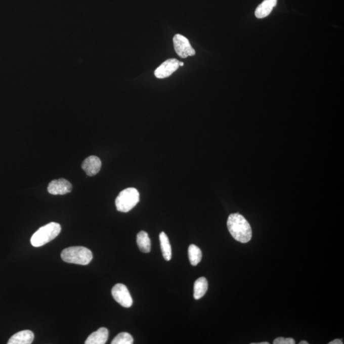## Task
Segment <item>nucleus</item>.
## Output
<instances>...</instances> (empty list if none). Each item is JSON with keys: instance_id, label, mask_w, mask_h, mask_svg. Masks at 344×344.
Segmentation results:
<instances>
[{"instance_id": "f257e3e1", "label": "nucleus", "mask_w": 344, "mask_h": 344, "mask_svg": "<svg viewBox=\"0 0 344 344\" xmlns=\"http://www.w3.org/2000/svg\"><path fill=\"white\" fill-rule=\"evenodd\" d=\"M228 230L235 240L245 244L252 238V229L250 224L240 213H232L227 221Z\"/></svg>"}, {"instance_id": "f03ea898", "label": "nucleus", "mask_w": 344, "mask_h": 344, "mask_svg": "<svg viewBox=\"0 0 344 344\" xmlns=\"http://www.w3.org/2000/svg\"><path fill=\"white\" fill-rule=\"evenodd\" d=\"M64 262L68 264L87 265L93 260V253L85 247L75 246L66 248L61 254Z\"/></svg>"}, {"instance_id": "7ed1b4c3", "label": "nucleus", "mask_w": 344, "mask_h": 344, "mask_svg": "<svg viewBox=\"0 0 344 344\" xmlns=\"http://www.w3.org/2000/svg\"><path fill=\"white\" fill-rule=\"evenodd\" d=\"M61 228L60 224L50 223L39 228L31 238V244L33 246L38 247L50 242L60 234Z\"/></svg>"}, {"instance_id": "20e7f679", "label": "nucleus", "mask_w": 344, "mask_h": 344, "mask_svg": "<svg viewBox=\"0 0 344 344\" xmlns=\"http://www.w3.org/2000/svg\"><path fill=\"white\" fill-rule=\"evenodd\" d=\"M140 195L137 189L129 188L120 191L115 199L117 210L121 212H128L139 202Z\"/></svg>"}, {"instance_id": "39448f33", "label": "nucleus", "mask_w": 344, "mask_h": 344, "mask_svg": "<svg viewBox=\"0 0 344 344\" xmlns=\"http://www.w3.org/2000/svg\"><path fill=\"white\" fill-rule=\"evenodd\" d=\"M174 49L176 53L182 58L195 55V51L191 46L188 38L180 34H176L174 39Z\"/></svg>"}, {"instance_id": "423d86ee", "label": "nucleus", "mask_w": 344, "mask_h": 344, "mask_svg": "<svg viewBox=\"0 0 344 344\" xmlns=\"http://www.w3.org/2000/svg\"><path fill=\"white\" fill-rule=\"evenodd\" d=\"M113 298L120 306L129 308L133 305V299L128 289L122 284H115L112 289Z\"/></svg>"}, {"instance_id": "0eeeda50", "label": "nucleus", "mask_w": 344, "mask_h": 344, "mask_svg": "<svg viewBox=\"0 0 344 344\" xmlns=\"http://www.w3.org/2000/svg\"><path fill=\"white\" fill-rule=\"evenodd\" d=\"M179 61L177 59H169L164 61L155 70L154 75L158 78H164L169 77L172 73L178 70L179 68Z\"/></svg>"}, {"instance_id": "6e6552de", "label": "nucleus", "mask_w": 344, "mask_h": 344, "mask_svg": "<svg viewBox=\"0 0 344 344\" xmlns=\"http://www.w3.org/2000/svg\"><path fill=\"white\" fill-rule=\"evenodd\" d=\"M48 190L51 195H66L72 191V185L70 182L65 179H57L51 182L49 184Z\"/></svg>"}, {"instance_id": "1a4fd4ad", "label": "nucleus", "mask_w": 344, "mask_h": 344, "mask_svg": "<svg viewBox=\"0 0 344 344\" xmlns=\"http://www.w3.org/2000/svg\"><path fill=\"white\" fill-rule=\"evenodd\" d=\"M102 161L97 156H91L86 158L82 164V168L88 176L92 177L100 171Z\"/></svg>"}, {"instance_id": "9d476101", "label": "nucleus", "mask_w": 344, "mask_h": 344, "mask_svg": "<svg viewBox=\"0 0 344 344\" xmlns=\"http://www.w3.org/2000/svg\"><path fill=\"white\" fill-rule=\"evenodd\" d=\"M33 340L34 333L31 331L23 330L12 336L8 344H30Z\"/></svg>"}, {"instance_id": "9b49d317", "label": "nucleus", "mask_w": 344, "mask_h": 344, "mask_svg": "<svg viewBox=\"0 0 344 344\" xmlns=\"http://www.w3.org/2000/svg\"><path fill=\"white\" fill-rule=\"evenodd\" d=\"M109 338V330L106 328H100L88 336L85 344H105Z\"/></svg>"}, {"instance_id": "f8f14e48", "label": "nucleus", "mask_w": 344, "mask_h": 344, "mask_svg": "<svg viewBox=\"0 0 344 344\" xmlns=\"http://www.w3.org/2000/svg\"><path fill=\"white\" fill-rule=\"evenodd\" d=\"M277 3V0H264L255 10V17L258 19H263L269 16Z\"/></svg>"}, {"instance_id": "ddd939ff", "label": "nucleus", "mask_w": 344, "mask_h": 344, "mask_svg": "<svg viewBox=\"0 0 344 344\" xmlns=\"http://www.w3.org/2000/svg\"><path fill=\"white\" fill-rule=\"evenodd\" d=\"M137 243L141 251L149 253L151 251V242L148 234L144 231H141L137 236Z\"/></svg>"}, {"instance_id": "4468645a", "label": "nucleus", "mask_w": 344, "mask_h": 344, "mask_svg": "<svg viewBox=\"0 0 344 344\" xmlns=\"http://www.w3.org/2000/svg\"><path fill=\"white\" fill-rule=\"evenodd\" d=\"M208 289V281L205 277L198 279L194 284V298L199 299L205 295Z\"/></svg>"}, {"instance_id": "2eb2a0df", "label": "nucleus", "mask_w": 344, "mask_h": 344, "mask_svg": "<svg viewBox=\"0 0 344 344\" xmlns=\"http://www.w3.org/2000/svg\"><path fill=\"white\" fill-rule=\"evenodd\" d=\"M159 241L163 257L166 261H169L171 259V247L168 236L165 233L161 232L159 234Z\"/></svg>"}, {"instance_id": "dca6fc26", "label": "nucleus", "mask_w": 344, "mask_h": 344, "mask_svg": "<svg viewBox=\"0 0 344 344\" xmlns=\"http://www.w3.org/2000/svg\"><path fill=\"white\" fill-rule=\"evenodd\" d=\"M188 256L191 264L193 266H196L201 262V258H202V252L198 246L191 244L189 247Z\"/></svg>"}, {"instance_id": "f3484780", "label": "nucleus", "mask_w": 344, "mask_h": 344, "mask_svg": "<svg viewBox=\"0 0 344 344\" xmlns=\"http://www.w3.org/2000/svg\"><path fill=\"white\" fill-rule=\"evenodd\" d=\"M134 343V338L130 333L122 332L115 336L112 341V344H132Z\"/></svg>"}, {"instance_id": "a211bd4d", "label": "nucleus", "mask_w": 344, "mask_h": 344, "mask_svg": "<svg viewBox=\"0 0 344 344\" xmlns=\"http://www.w3.org/2000/svg\"><path fill=\"white\" fill-rule=\"evenodd\" d=\"M274 344H294L295 340L292 338H285L283 337H279L275 339L274 341Z\"/></svg>"}, {"instance_id": "6ab92c4d", "label": "nucleus", "mask_w": 344, "mask_h": 344, "mask_svg": "<svg viewBox=\"0 0 344 344\" xmlns=\"http://www.w3.org/2000/svg\"><path fill=\"white\" fill-rule=\"evenodd\" d=\"M328 344H343V341L340 339H335V340L331 341Z\"/></svg>"}, {"instance_id": "aec40b11", "label": "nucleus", "mask_w": 344, "mask_h": 344, "mask_svg": "<svg viewBox=\"0 0 344 344\" xmlns=\"http://www.w3.org/2000/svg\"><path fill=\"white\" fill-rule=\"evenodd\" d=\"M252 344H269V342H267V341H264V342H260V343H252Z\"/></svg>"}, {"instance_id": "412c9836", "label": "nucleus", "mask_w": 344, "mask_h": 344, "mask_svg": "<svg viewBox=\"0 0 344 344\" xmlns=\"http://www.w3.org/2000/svg\"><path fill=\"white\" fill-rule=\"evenodd\" d=\"M309 343L307 342V341H301L299 343V344H308Z\"/></svg>"}, {"instance_id": "4be33fe9", "label": "nucleus", "mask_w": 344, "mask_h": 344, "mask_svg": "<svg viewBox=\"0 0 344 344\" xmlns=\"http://www.w3.org/2000/svg\"><path fill=\"white\" fill-rule=\"evenodd\" d=\"M179 66H184V63H183V62H180V61H179Z\"/></svg>"}]
</instances>
